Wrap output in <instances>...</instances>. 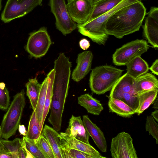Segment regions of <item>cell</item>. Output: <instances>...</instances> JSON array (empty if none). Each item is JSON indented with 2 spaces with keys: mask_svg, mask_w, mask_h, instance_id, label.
<instances>
[{
  "mask_svg": "<svg viewBox=\"0 0 158 158\" xmlns=\"http://www.w3.org/2000/svg\"><path fill=\"white\" fill-rule=\"evenodd\" d=\"M71 65V62L64 53H60L54 61L55 75L48 121L57 131L61 129L62 114L68 94Z\"/></svg>",
  "mask_w": 158,
  "mask_h": 158,
  "instance_id": "cell-1",
  "label": "cell"
},
{
  "mask_svg": "<svg viewBox=\"0 0 158 158\" xmlns=\"http://www.w3.org/2000/svg\"><path fill=\"white\" fill-rule=\"evenodd\" d=\"M147 14L143 4L139 0L116 11L105 24L106 34L121 39L139 29Z\"/></svg>",
  "mask_w": 158,
  "mask_h": 158,
  "instance_id": "cell-2",
  "label": "cell"
},
{
  "mask_svg": "<svg viewBox=\"0 0 158 158\" xmlns=\"http://www.w3.org/2000/svg\"><path fill=\"white\" fill-rule=\"evenodd\" d=\"M138 1L123 0L108 12L83 24H77L78 31L82 35L89 38L94 42L99 45H104L109 38L105 29V24L107 19L118 10Z\"/></svg>",
  "mask_w": 158,
  "mask_h": 158,
  "instance_id": "cell-3",
  "label": "cell"
},
{
  "mask_svg": "<svg viewBox=\"0 0 158 158\" xmlns=\"http://www.w3.org/2000/svg\"><path fill=\"white\" fill-rule=\"evenodd\" d=\"M123 70L111 65L97 66L93 69L89 78L91 91L100 95L110 90L122 76Z\"/></svg>",
  "mask_w": 158,
  "mask_h": 158,
  "instance_id": "cell-4",
  "label": "cell"
},
{
  "mask_svg": "<svg viewBox=\"0 0 158 158\" xmlns=\"http://www.w3.org/2000/svg\"><path fill=\"white\" fill-rule=\"evenodd\" d=\"M25 94L22 89L14 96L3 116L0 126L4 139L8 140L15 135L18 128L26 104Z\"/></svg>",
  "mask_w": 158,
  "mask_h": 158,
  "instance_id": "cell-5",
  "label": "cell"
},
{
  "mask_svg": "<svg viewBox=\"0 0 158 158\" xmlns=\"http://www.w3.org/2000/svg\"><path fill=\"white\" fill-rule=\"evenodd\" d=\"M42 1L7 0L1 15V20L4 23H8L23 17L38 6H41Z\"/></svg>",
  "mask_w": 158,
  "mask_h": 158,
  "instance_id": "cell-6",
  "label": "cell"
},
{
  "mask_svg": "<svg viewBox=\"0 0 158 158\" xmlns=\"http://www.w3.org/2000/svg\"><path fill=\"white\" fill-rule=\"evenodd\" d=\"M148 48L145 40L137 39L132 41L116 50L112 55L113 63L118 66L126 65L134 57L141 56Z\"/></svg>",
  "mask_w": 158,
  "mask_h": 158,
  "instance_id": "cell-7",
  "label": "cell"
},
{
  "mask_svg": "<svg viewBox=\"0 0 158 158\" xmlns=\"http://www.w3.org/2000/svg\"><path fill=\"white\" fill-rule=\"evenodd\" d=\"M51 11L54 15L57 29L64 35L77 28V23L70 17L65 0H49Z\"/></svg>",
  "mask_w": 158,
  "mask_h": 158,
  "instance_id": "cell-8",
  "label": "cell"
},
{
  "mask_svg": "<svg viewBox=\"0 0 158 158\" xmlns=\"http://www.w3.org/2000/svg\"><path fill=\"white\" fill-rule=\"evenodd\" d=\"M51 44L46 28L43 27L30 33L26 49L31 56L39 58L45 55Z\"/></svg>",
  "mask_w": 158,
  "mask_h": 158,
  "instance_id": "cell-9",
  "label": "cell"
},
{
  "mask_svg": "<svg viewBox=\"0 0 158 158\" xmlns=\"http://www.w3.org/2000/svg\"><path fill=\"white\" fill-rule=\"evenodd\" d=\"M110 151L113 158H137L130 134L125 132L118 134L111 140Z\"/></svg>",
  "mask_w": 158,
  "mask_h": 158,
  "instance_id": "cell-10",
  "label": "cell"
},
{
  "mask_svg": "<svg viewBox=\"0 0 158 158\" xmlns=\"http://www.w3.org/2000/svg\"><path fill=\"white\" fill-rule=\"evenodd\" d=\"M94 6L93 0H68L66 4L71 18L78 24L89 21Z\"/></svg>",
  "mask_w": 158,
  "mask_h": 158,
  "instance_id": "cell-11",
  "label": "cell"
},
{
  "mask_svg": "<svg viewBox=\"0 0 158 158\" xmlns=\"http://www.w3.org/2000/svg\"><path fill=\"white\" fill-rule=\"evenodd\" d=\"M61 148L73 149L96 156L98 158H104L90 144L80 141L70 136L65 132L59 134Z\"/></svg>",
  "mask_w": 158,
  "mask_h": 158,
  "instance_id": "cell-12",
  "label": "cell"
},
{
  "mask_svg": "<svg viewBox=\"0 0 158 158\" xmlns=\"http://www.w3.org/2000/svg\"><path fill=\"white\" fill-rule=\"evenodd\" d=\"M93 55L90 51L79 53L76 62L77 65L73 72L72 78L76 82L83 79L91 69Z\"/></svg>",
  "mask_w": 158,
  "mask_h": 158,
  "instance_id": "cell-13",
  "label": "cell"
},
{
  "mask_svg": "<svg viewBox=\"0 0 158 158\" xmlns=\"http://www.w3.org/2000/svg\"><path fill=\"white\" fill-rule=\"evenodd\" d=\"M65 133L71 137L90 144L89 142V135L80 116L72 115L69 119L68 127Z\"/></svg>",
  "mask_w": 158,
  "mask_h": 158,
  "instance_id": "cell-14",
  "label": "cell"
},
{
  "mask_svg": "<svg viewBox=\"0 0 158 158\" xmlns=\"http://www.w3.org/2000/svg\"><path fill=\"white\" fill-rule=\"evenodd\" d=\"M82 120L87 131L98 148L101 152H106L107 143L102 131L90 120L87 115L83 116Z\"/></svg>",
  "mask_w": 158,
  "mask_h": 158,
  "instance_id": "cell-15",
  "label": "cell"
},
{
  "mask_svg": "<svg viewBox=\"0 0 158 158\" xmlns=\"http://www.w3.org/2000/svg\"><path fill=\"white\" fill-rule=\"evenodd\" d=\"M134 95L137 96L144 92L158 89V81L153 75L147 73L134 78Z\"/></svg>",
  "mask_w": 158,
  "mask_h": 158,
  "instance_id": "cell-16",
  "label": "cell"
},
{
  "mask_svg": "<svg viewBox=\"0 0 158 158\" xmlns=\"http://www.w3.org/2000/svg\"><path fill=\"white\" fill-rule=\"evenodd\" d=\"M147 14L143 27V35L150 44L158 48V17Z\"/></svg>",
  "mask_w": 158,
  "mask_h": 158,
  "instance_id": "cell-17",
  "label": "cell"
},
{
  "mask_svg": "<svg viewBox=\"0 0 158 158\" xmlns=\"http://www.w3.org/2000/svg\"><path fill=\"white\" fill-rule=\"evenodd\" d=\"M53 151L55 158H63L60 147L59 134L54 128L45 125L41 132Z\"/></svg>",
  "mask_w": 158,
  "mask_h": 158,
  "instance_id": "cell-18",
  "label": "cell"
},
{
  "mask_svg": "<svg viewBox=\"0 0 158 158\" xmlns=\"http://www.w3.org/2000/svg\"><path fill=\"white\" fill-rule=\"evenodd\" d=\"M126 65L127 67V73L133 78L147 73L149 69L147 63L140 56L134 57Z\"/></svg>",
  "mask_w": 158,
  "mask_h": 158,
  "instance_id": "cell-19",
  "label": "cell"
},
{
  "mask_svg": "<svg viewBox=\"0 0 158 158\" xmlns=\"http://www.w3.org/2000/svg\"><path fill=\"white\" fill-rule=\"evenodd\" d=\"M78 103L84 107L88 113L93 115H99L103 110L100 101L89 94H84L79 97Z\"/></svg>",
  "mask_w": 158,
  "mask_h": 158,
  "instance_id": "cell-20",
  "label": "cell"
},
{
  "mask_svg": "<svg viewBox=\"0 0 158 158\" xmlns=\"http://www.w3.org/2000/svg\"><path fill=\"white\" fill-rule=\"evenodd\" d=\"M108 106L110 112L114 113L124 118H130L136 111L122 101L117 98H110Z\"/></svg>",
  "mask_w": 158,
  "mask_h": 158,
  "instance_id": "cell-21",
  "label": "cell"
},
{
  "mask_svg": "<svg viewBox=\"0 0 158 158\" xmlns=\"http://www.w3.org/2000/svg\"><path fill=\"white\" fill-rule=\"evenodd\" d=\"M41 84L39 83L36 77L29 79L25 85L26 94L28 98L31 107L35 110L37 105Z\"/></svg>",
  "mask_w": 158,
  "mask_h": 158,
  "instance_id": "cell-22",
  "label": "cell"
},
{
  "mask_svg": "<svg viewBox=\"0 0 158 158\" xmlns=\"http://www.w3.org/2000/svg\"><path fill=\"white\" fill-rule=\"evenodd\" d=\"M54 75L55 70L53 69L49 72L47 76L48 77V82L42 120L40 127L41 132L45 120L50 109L52 97L53 84Z\"/></svg>",
  "mask_w": 158,
  "mask_h": 158,
  "instance_id": "cell-23",
  "label": "cell"
},
{
  "mask_svg": "<svg viewBox=\"0 0 158 158\" xmlns=\"http://www.w3.org/2000/svg\"><path fill=\"white\" fill-rule=\"evenodd\" d=\"M158 92V89H154L138 95L139 105L136 114L139 115L153 103L157 97Z\"/></svg>",
  "mask_w": 158,
  "mask_h": 158,
  "instance_id": "cell-24",
  "label": "cell"
},
{
  "mask_svg": "<svg viewBox=\"0 0 158 158\" xmlns=\"http://www.w3.org/2000/svg\"><path fill=\"white\" fill-rule=\"evenodd\" d=\"M122 0H104L95 4L89 21L108 12L117 6Z\"/></svg>",
  "mask_w": 158,
  "mask_h": 158,
  "instance_id": "cell-25",
  "label": "cell"
},
{
  "mask_svg": "<svg viewBox=\"0 0 158 158\" xmlns=\"http://www.w3.org/2000/svg\"><path fill=\"white\" fill-rule=\"evenodd\" d=\"M48 82V77L45 78L41 83L38 100L35 111L38 119L40 124L41 122Z\"/></svg>",
  "mask_w": 158,
  "mask_h": 158,
  "instance_id": "cell-26",
  "label": "cell"
},
{
  "mask_svg": "<svg viewBox=\"0 0 158 158\" xmlns=\"http://www.w3.org/2000/svg\"><path fill=\"white\" fill-rule=\"evenodd\" d=\"M40 127V124L38 119L35 112V110H33L30 118L27 131L25 136L32 139H37L41 133Z\"/></svg>",
  "mask_w": 158,
  "mask_h": 158,
  "instance_id": "cell-27",
  "label": "cell"
},
{
  "mask_svg": "<svg viewBox=\"0 0 158 158\" xmlns=\"http://www.w3.org/2000/svg\"><path fill=\"white\" fill-rule=\"evenodd\" d=\"M114 98L119 99L128 105L136 111L139 105V100L138 96H135L134 93H115L109 95V98Z\"/></svg>",
  "mask_w": 158,
  "mask_h": 158,
  "instance_id": "cell-28",
  "label": "cell"
},
{
  "mask_svg": "<svg viewBox=\"0 0 158 158\" xmlns=\"http://www.w3.org/2000/svg\"><path fill=\"white\" fill-rule=\"evenodd\" d=\"M35 141L45 158H55L51 147L42 133L38 139L35 140Z\"/></svg>",
  "mask_w": 158,
  "mask_h": 158,
  "instance_id": "cell-29",
  "label": "cell"
},
{
  "mask_svg": "<svg viewBox=\"0 0 158 158\" xmlns=\"http://www.w3.org/2000/svg\"><path fill=\"white\" fill-rule=\"evenodd\" d=\"M0 141L10 152L12 158H19L18 152L22 146V140L16 138L13 140L0 139Z\"/></svg>",
  "mask_w": 158,
  "mask_h": 158,
  "instance_id": "cell-30",
  "label": "cell"
},
{
  "mask_svg": "<svg viewBox=\"0 0 158 158\" xmlns=\"http://www.w3.org/2000/svg\"><path fill=\"white\" fill-rule=\"evenodd\" d=\"M22 144L32 154L35 158H45L37 146L35 140L23 136Z\"/></svg>",
  "mask_w": 158,
  "mask_h": 158,
  "instance_id": "cell-31",
  "label": "cell"
},
{
  "mask_svg": "<svg viewBox=\"0 0 158 158\" xmlns=\"http://www.w3.org/2000/svg\"><path fill=\"white\" fill-rule=\"evenodd\" d=\"M61 149L63 158H98L96 156L73 149Z\"/></svg>",
  "mask_w": 158,
  "mask_h": 158,
  "instance_id": "cell-32",
  "label": "cell"
},
{
  "mask_svg": "<svg viewBox=\"0 0 158 158\" xmlns=\"http://www.w3.org/2000/svg\"><path fill=\"white\" fill-rule=\"evenodd\" d=\"M145 130L155 139L158 144V125L151 115L148 116L146 119Z\"/></svg>",
  "mask_w": 158,
  "mask_h": 158,
  "instance_id": "cell-33",
  "label": "cell"
},
{
  "mask_svg": "<svg viewBox=\"0 0 158 158\" xmlns=\"http://www.w3.org/2000/svg\"><path fill=\"white\" fill-rule=\"evenodd\" d=\"M10 102L9 92L3 82H0V109L5 110L8 109Z\"/></svg>",
  "mask_w": 158,
  "mask_h": 158,
  "instance_id": "cell-34",
  "label": "cell"
},
{
  "mask_svg": "<svg viewBox=\"0 0 158 158\" xmlns=\"http://www.w3.org/2000/svg\"><path fill=\"white\" fill-rule=\"evenodd\" d=\"M81 48L83 50L88 49L90 46L89 42L85 39H82L79 42Z\"/></svg>",
  "mask_w": 158,
  "mask_h": 158,
  "instance_id": "cell-35",
  "label": "cell"
},
{
  "mask_svg": "<svg viewBox=\"0 0 158 158\" xmlns=\"http://www.w3.org/2000/svg\"><path fill=\"white\" fill-rule=\"evenodd\" d=\"M151 71L154 74L158 75V59H156L149 68Z\"/></svg>",
  "mask_w": 158,
  "mask_h": 158,
  "instance_id": "cell-36",
  "label": "cell"
},
{
  "mask_svg": "<svg viewBox=\"0 0 158 158\" xmlns=\"http://www.w3.org/2000/svg\"><path fill=\"white\" fill-rule=\"evenodd\" d=\"M19 132L21 135L25 136L27 131L25 126L23 125H19L18 127Z\"/></svg>",
  "mask_w": 158,
  "mask_h": 158,
  "instance_id": "cell-37",
  "label": "cell"
},
{
  "mask_svg": "<svg viewBox=\"0 0 158 158\" xmlns=\"http://www.w3.org/2000/svg\"><path fill=\"white\" fill-rule=\"evenodd\" d=\"M18 155L19 158H26V153L22 145L19 149L18 152Z\"/></svg>",
  "mask_w": 158,
  "mask_h": 158,
  "instance_id": "cell-38",
  "label": "cell"
},
{
  "mask_svg": "<svg viewBox=\"0 0 158 158\" xmlns=\"http://www.w3.org/2000/svg\"><path fill=\"white\" fill-rule=\"evenodd\" d=\"M0 158H12L10 152L9 151L0 152Z\"/></svg>",
  "mask_w": 158,
  "mask_h": 158,
  "instance_id": "cell-39",
  "label": "cell"
},
{
  "mask_svg": "<svg viewBox=\"0 0 158 158\" xmlns=\"http://www.w3.org/2000/svg\"><path fill=\"white\" fill-rule=\"evenodd\" d=\"M22 145L26 153V158H35L32 154L22 144Z\"/></svg>",
  "mask_w": 158,
  "mask_h": 158,
  "instance_id": "cell-40",
  "label": "cell"
},
{
  "mask_svg": "<svg viewBox=\"0 0 158 158\" xmlns=\"http://www.w3.org/2000/svg\"><path fill=\"white\" fill-rule=\"evenodd\" d=\"M154 119L157 122L158 121V110H156L152 113L151 114Z\"/></svg>",
  "mask_w": 158,
  "mask_h": 158,
  "instance_id": "cell-41",
  "label": "cell"
},
{
  "mask_svg": "<svg viewBox=\"0 0 158 158\" xmlns=\"http://www.w3.org/2000/svg\"><path fill=\"white\" fill-rule=\"evenodd\" d=\"M7 151H9L5 147L0 141V152Z\"/></svg>",
  "mask_w": 158,
  "mask_h": 158,
  "instance_id": "cell-42",
  "label": "cell"
},
{
  "mask_svg": "<svg viewBox=\"0 0 158 158\" xmlns=\"http://www.w3.org/2000/svg\"><path fill=\"white\" fill-rule=\"evenodd\" d=\"M154 105L153 106V108L155 110H158V99L157 97L155 100L154 102L153 103Z\"/></svg>",
  "mask_w": 158,
  "mask_h": 158,
  "instance_id": "cell-43",
  "label": "cell"
},
{
  "mask_svg": "<svg viewBox=\"0 0 158 158\" xmlns=\"http://www.w3.org/2000/svg\"><path fill=\"white\" fill-rule=\"evenodd\" d=\"M104 0H93L94 5Z\"/></svg>",
  "mask_w": 158,
  "mask_h": 158,
  "instance_id": "cell-44",
  "label": "cell"
},
{
  "mask_svg": "<svg viewBox=\"0 0 158 158\" xmlns=\"http://www.w3.org/2000/svg\"><path fill=\"white\" fill-rule=\"evenodd\" d=\"M2 0H0V11L1 10L2 7Z\"/></svg>",
  "mask_w": 158,
  "mask_h": 158,
  "instance_id": "cell-45",
  "label": "cell"
},
{
  "mask_svg": "<svg viewBox=\"0 0 158 158\" xmlns=\"http://www.w3.org/2000/svg\"><path fill=\"white\" fill-rule=\"evenodd\" d=\"M2 137V131L1 126H0V139H1V137Z\"/></svg>",
  "mask_w": 158,
  "mask_h": 158,
  "instance_id": "cell-46",
  "label": "cell"
},
{
  "mask_svg": "<svg viewBox=\"0 0 158 158\" xmlns=\"http://www.w3.org/2000/svg\"></svg>",
  "mask_w": 158,
  "mask_h": 158,
  "instance_id": "cell-47",
  "label": "cell"
},
{
  "mask_svg": "<svg viewBox=\"0 0 158 158\" xmlns=\"http://www.w3.org/2000/svg\"></svg>",
  "mask_w": 158,
  "mask_h": 158,
  "instance_id": "cell-48",
  "label": "cell"
}]
</instances>
